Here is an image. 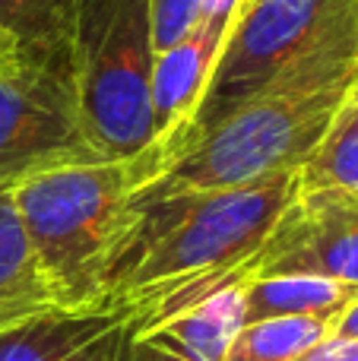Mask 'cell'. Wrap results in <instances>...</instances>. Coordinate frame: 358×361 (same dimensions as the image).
Returning a JSON list of instances; mask_svg holds the SVG:
<instances>
[{
	"instance_id": "9c48e42d",
	"label": "cell",
	"mask_w": 358,
	"mask_h": 361,
	"mask_svg": "<svg viewBox=\"0 0 358 361\" xmlns=\"http://www.w3.org/2000/svg\"><path fill=\"white\" fill-rule=\"evenodd\" d=\"M133 333V311L111 301L82 311L57 307L0 333V361H124Z\"/></svg>"
},
{
	"instance_id": "4fadbf2b",
	"label": "cell",
	"mask_w": 358,
	"mask_h": 361,
	"mask_svg": "<svg viewBox=\"0 0 358 361\" xmlns=\"http://www.w3.org/2000/svg\"><path fill=\"white\" fill-rule=\"evenodd\" d=\"M330 324L317 317H270L245 324L226 361H292L327 339Z\"/></svg>"
},
{
	"instance_id": "ffe728a7",
	"label": "cell",
	"mask_w": 358,
	"mask_h": 361,
	"mask_svg": "<svg viewBox=\"0 0 358 361\" xmlns=\"http://www.w3.org/2000/svg\"><path fill=\"white\" fill-rule=\"evenodd\" d=\"M16 57H19V42L6 29H0V70L10 67Z\"/></svg>"
},
{
	"instance_id": "44dd1931",
	"label": "cell",
	"mask_w": 358,
	"mask_h": 361,
	"mask_svg": "<svg viewBox=\"0 0 358 361\" xmlns=\"http://www.w3.org/2000/svg\"><path fill=\"white\" fill-rule=\"evenodd\" d=\"M251 4H254V0H238V10H235V16H238V13H245Z\"/></svg>"
},
{
	"instance_id": "8992f818",
	"label": "cell",
	"mask_w": 358,
	"mask_h": 361,
	"mask_svg": "<svg viewBox=\"0 0 358 361\" xmlns=\"http://www.w3.org/2000/svg\"><path fill=\"white\" fill-rule=\"evenodd\" d=\"M349 38H358V0H254L232 19L206 99L184 146L247 102L285 67Z\"/></svg>"
},
{
	"instance_id": "5b68a950",
	"label": "cell",
	"mask_w": 358,
	"mask_h": 361,
	"mask_svg": "<svg viewBox=\"0 0 358 361\" xmlns=\"http://www.w3.org/2000/svg\"><path fill=\"white\" fill-rule=\"evenodd\" d=\"M105 162L86 133L73 42L19 44L0 70V190L67 165Z\"/></svg>"
},
{
	"instance_id": "7c38bea8",
	"label": "cell",
	"mask_w": 358,
	"mask_h": 361,
	"mask_svg": "<svg viewBox=\"0 0 358 361\" xmlns=\"http://www.w3.org/2000/svg\"><path fill=\"white\" fill-rule=\"evenodd\" d=\"M358 298V286L323 276H254L245 286V324L270 317H317L333 324Z\"/></svg>"
},
{
	"instance_id": "8fae6325",
	"label": "cell",
	"mask_w": 358,
	"mask_h": 361,
	"mask_svg": "<svg viewBox=\"0 0 358 361\" xmlns=\"http://www.w3.org/2000/svg\"><path fill=\"white\" fill-rule=\"evenodd\" d=\"M48 311H57V301L35 263L10 190H0V333Z\"/></svg>"
},
{
	"instance_id": "ac0fdd59",
	"label": "cell",
	"mask_w": 358,
	"mask_h": 361,
	"mask_svg": "<svg viewBox=\"0 0 358 361\" xmlns=\"http://www.w3.org/2000/svg\"><path fill=\"white\" fill-rule=\"evenodd\" d=\"M124 361H194V358H184V355H178V352L159 349V345L143 343V339L133 336L124 349Z\"/></svg>"
},
{
	"instance_id": "52a82bcc",
	"label": "cell",
	"mask_w": 358,
	"mask_h": 361,
	"mask_svg": "<svg viewBox=\"0 0 358 361\" xmlns=\"http://www.w3.org/2000/svg\"><path fill=\"white\" fill-rule=\"evenodd\" d=\"M254 276H323L358 286V190H298L251 260Z\"/></svg>"
},
{
	"instance_id": "9a60e30c",
	"label": "cell",
	"mask_w": 358,
	"mask_h": 361,
	"mask_svg": "<svg viewBox=\"0 0 358 361\" xmlns=\"http://www.w3.org/2000/svg\"><path fill=\"white\" fill-rule=\"evenodd\" d=\"M76 0H0V29L19 44L73 42Z\"/></svg>"
},
{
	"instance_id": "5bb4252c",
	"label": "cell",
	"mask_w": 358,
	"mask_h": 361,
	"mask_svg": "<svg viewBox=\"0 0 358 361\" xmlns=\"http://www.w3.org/2000/svg\"><path fill=\"white\" fill-rule=\"evenodd\" d=\"M358 190V102L340 114L333 130L302 169V190Z\"/></svg>"
},
{
	"instance_id": "7a4b0ae2",
	"label": "cell",
	"mask_w": 358,
	"mask_h": 361,
	"mask_svg": "<svg viewBox=\"0 0 358 361\" xmlns=\"http://www.w3.org/2000/svg\"><path fill=\"white\" fill-rule=\"evenodd\" d=\"M355 92L358 38L314 51L190 140L146 197L226 190L302 171Z\"/></svg>"
},
{
	"instance_id": "30bf717a",
	"label": "cell",
	"mask_w": 358,
	"mask_h": 361,
	"mask_svg": "<svg viewBox=\"0 0 358 361\" xmlns=\"http://www.w3.org/2000/svg\"><path fill=\"white\" fill-rule=\"evenodd\" d=\"M254 276H235L209 288L200 301L143 324L133 336L194 361H226L245 326V286Z\"/></svg>"
},
{
	"instance_id": "3957f363",
	"label": "cell",
	"mask_w": 358,
	"mask_h": 361,
	"mask_svg": "<svg viewBox=\"0 0 358 361\" xmlns=\"http://www.w3.org/2000/svg\"><path fill=\"white\" fill-rule=\"evenodd\" d=\"M159 143L127 159L67 165L10 190L35 263L57 307L105 305L108 279L140 219L143 200L168 171Z\"/></svg>"
},
{
	"instance_id": "7402d4cb",
	"label": "cell",
	"mask_w": 358,
	"mask_h": 361,
	"mask_svg": "<svg viewBox=\"0 0 358 361\" xmlns=\"http://www.w3.org/2000/svg\"><path fill=\"white\" fill-rule=\"evenodd\" d=\"M352 102H358V92H355V99H352ZM352 102H349V105H352Z\"/></svg>"
},
{
	"instance_id": "2e32d148",
	"label": "cell",
	"mask_w": 358,
	"mask_h": 361,
	"mask_svg": "<svg viewBox=\"0 0 358 361\" xmlns=\"http://www.w3.org/2000/svg\"><path fill=\"white\" fill-rule=\"evenodd\" d=\"M152 10V42L156 54L184 38L197 25L203 10V0H149Z\"/></svg>"
},
{
	"instance_id": "277c9868",
	"label": "cell",
	"mask_w": 358,
	"mask_h": 361,
	"mask_svg": "<svg viewBox=\"0 0 358 361\" xmlns=\"http://www.w3.org/2000/svg\"><path fill=\"white\" fill-rule=\"evenodd\" d=\"M73 63L92 146L127 159L152 143V10L149 0H76Z\"/></svg>"
},
{
	"instance_id": "6da1fadb",
	"label": "cell",
	"mask_w": 358,
	"mask_h": 361,
	"mask_svg": "<svg viewBox=\"0 0 358 361\" xmlns=\"http://www.w3.org/2000/svg\"><path fill=\"white\" fill-rule=\"evenodd\" d=\"M302 190V171L226 190L146 197L108 279V298L137 330L200 301L209 288L254 276L251 260Z\"/></svg>"
},
{
	"instance_id": "e0dca14e",
	"label": "cell",
	"mask_w": 358,
	"mask_h": 361,
	"mask_svg": "<svg viewBox=\"0 0 358 361\" xmlns=\"http://www.w3.org/2000/svg\"><path fill=\"white\" fill-rule=\"evenodd\" d=\"M292 361H358V339L327 336V339H321V343H314L311 349H304L302 355Z\"/></svg>"
},
{
	"instance_id": "ba28073f",
	"label": "cell",
	"mask_w": 358,
	"mask_h": 361,
	"mask_svg": "<svg viewBox=\"0 0 358 361\" xmlns=\"http://www.w3.org/2000/svg\"><path fill=\"white\" fill-rule=\"evenodd\" d=\"M232 13L206 10L197 25L171 48L159 51L152 67V143H159L175 162L187 140L194 118L206 99L213 70L226 48ZM171 169V165H168Z\"/></svg>"
},
{
	"instance_id": "d6986e66",
	"label": "cell",
	"mask_w": 358,
	"mask_h": 361,
	"mask_svg": "<svg viewBox=\"0 0 358 361\" xmlns=\"http://www.w3.org/2000/svg\"><path fill=\"white\" fill-rule=\"evenodd\" d=\"M327 336H336V339H358V298L352 305L346 307V311L340 314V317L330 324V333Z\"/></svg>"
}]
</instances>
